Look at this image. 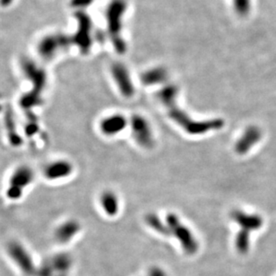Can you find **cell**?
Listing matches in <instances>:
<instances>
[{
  "instance_id": "13",
  "label": "cell",
  "mask_w": 276,
  "mask_h": 276,
  "mask_svg": "<svg viewBox=\"0 0 276 276\" xmlns=\"http://www.w3.org/2000/svg\"><path fill=\"white\" fill-rule=\"evenodd\" d=\"M112 74L114 77L115 82L118 85L121 93L126 98H130L134 94V86L131 82L129 73L127 69L121 63H116L112 66Z\"/></svg>"
},
{
  "instance_id": "1",
  "label": "cell",
  "mask_w": 276,
  "mask_h": 276,
  "mask_svg": "<svg viewBox=\"0 0 276 276\" xmlns=\"http://www.w3.org/2000/svg\"><path fill=\"white\" fill-rule=\"evenodd\" d=\"M177 89L174 86H168L159 92V99L165 106L168 113L174 122L180 125L184 130L190 134H202L208 130L221 129L224 125L222 120L195 122L188 117L176 104Z\"/></svg>"
},
{
  "instance_id": "6",
  "label": "cell",
  "mask_w": 276,
  "mask_h": 276,
  "mask_svg": "<svg viewBox=\"0 0 276 276\" xmlns=\"http://www.w3.org/2000/svg\"><path fill=\"white\" fill-rule=\"evenodd\" d=\"M72 43V39L61 33H50L37 44L38 55L44 60H51Z\"/></svg>"
},
{
  "instance_id": "2",
  "label": "cell",
  "mask_w": 276,
  "mask_h": 276,
  "mask_svg": "<svg viewBox=\"0 0 276 276\" xmlns=\"http://www.w3.org/2000/svg\"><path fill=\"white\" fill-rule=\"evenodd\" d=\"M230 216L240 227L235 240L236 249L240 254H246L250 249V233L259 229L263 224V220L258 214H248L238 209L232 211Z\"/></svg>"
},
{
  "instance_id": "11",
  "label": "cell",
  "mask_w": 276,
  "mask_h": 276,
  "mask_svg": "<svg viewBox=\"0 0 276 276\" xmlns=\"http://www.w3.org/2000/svg\"><path fill=\"white\" fill-rule=\"evenodd\" d=\"M73 166L70 162L58 159L49 163L44 167L43 174L49 181H60L71 175L73 172Z\"/></svg>"
},
{
  "instance_id": "22",
  "label": "cell",
  "mask_w": 276,
  "mask_h": 276,
  "mask_svg": "<svg viewBox=\"0 0 276 276\" xmlns=\"http://www.w3.org/2000/svg\"><path fill=\"white\" fill-rule=\"evenodd\" d=\"M93 0H73L72 5L74 7H84L85 5H88L92 3Z\"/></svg>"
},
{
  "instance_id": "8",
  "label": "cell",
  "mask_w": 276,
  "mask_h": 276,
  "mask_svg": "<svg viewBox=\"0 0 276 276\" xmlns=\"http://www.w3.org/2000/svg\"><path fill=\"white\" fill-rule=\"evenodd\" d=\"M73 265L72 257L61 253L51 257L39 269L40 276H66Z\"/></svg>"
},
{
  "instance_id": "23",
  "label": "cell",
  "mask_w": 276,
  "mask_h": 276,
  "mask_svg": "<svg viewBox=\"0 0 276 276\" xmlns=\"http://www.w3.org/2000/svg\"><path fill=\"white\" fill-rule=\"evenodd\" d=\"M15 0H0V5L2 7H8L14 3Z\"/></svg>"
},
{
  "instance_id": "10",
  "label": "cell",
  "mask_w": 276,
  "mask_h": 276,
  "mask_svg": "<svg viewBox=\"0 0 276 276\" xmlns=\"http://www.w3.org/2000/svg\"><path fill=\"white\" fill-rule=\"evenodd\" d=\"M133 136L140 146L151 148L153 145V139L150 126L147 121L140 115H135L131 121Z\"/></svg>"
},
{
  "instance_id": "21",
  "label": "cell",
  "mask_w": 276,
  "mask_h": 276,
  "mask_svg": "<svg viewBox=\"0 0 276 276\" xmlns=\"http://www.w3.org/2000/svg\"><path fill=\"white\" fill-rule=\"evenodd\" d=\"M147 276H168L166 272L159 266H153L148 272Z\"/></svg>"
},
{
  "instance_id": "17",
  "label": "cell",
  "mask_w": 276,
  "mask_h": 276,
  "mask_svg": "<svg viewBox=\"0 0 276 276\" xmlns=\"http://www.w3.org/2000/svg\"><path fill=\"white\" fill-rule=\"evenodd\" d=\"M100 203L105 213L109 216H115L119 213V198L113 191H105L101 193L100 196Z\"/></svg>"
},
{
  "instance_id": "18",
  "label": "cell",
  "mask_w": 276,
  "mask_h": 276,
  "mask_svg": "<svg viewBox=\"0 0 276 276\" xmlns=\"http://www.w3.org/2000/svg\"><path fill=\"white\" fill-rule=\"evenodd\" d=\"M146 223L151 229L154 230L156 233L160 234L170 237V230L167 225L166 222L162 221L156 214L149 213L146 215Z\"/></svg>"
},
{
  "instance_id": "15",
  "label": "cell",
  "mask_w": 276,
  "mask_h": 276,
  "mask_svg": "<svg viewBox=\"0 0 276 276\" xmlns=\"http://www.w3.org/2000/svg\"><path fill=\"white\" fill-rule=\"evenodd\" d=\"M33 180H34V172L32 171V169L27 166H21L17 167L16 170L12 172L8 185L19 188L24 191L25 189L31 185Z\"/></svg>"
},
{
  "instance_id": "4",
  "label": "cell",
  "mask_w": 276,
  "mask_h": 276,
  "mask_svg": "<svg viewBox=\"0 0 276 276\" xmlns=\"http://www.w3.org/2000/svg\"><path fill=\"white\" fill-rule=\"evenodd\" d=\"M165 222L170 230L171 236L175 237L183 250L188 255H195L199 249V243L191 230L183 224L177 214L169 213L165 217Z\"/></svg>"
},
{
  "instance_id": "9",
  "label": "cell",
  "mask_w": 276,
  "mask_h": 276,
  "mask_svg": "<svg viewBox=\"0 0 276 276\" xmlns=\"http://www.w3.org/2000/svg\"><path fill=\"white\" fill-rule=\"evenodd\" d=\"M76 17L78 20V30L72 38V43H75L80 47L82 52L87 53L92 45L91 20L90 17L83 12H78Z\"/></svg>"
},
{
  "instance_id": "16",
  "label": "cell",
  "mask_w": 276,
  "mask_h": 276,
  "mask_svg": "<svg viewBox=\"0 0 276 276\" xmlns=\"http://www.w3.org/2000/svg\"><path fill=\"white\" fill-rule=\"evenodd\" d=\"M125 119L120 115H111L101 121L100 128L105 135L112 136L125 128Z\"/></svg>"
},
{
  "instance_id": "14",
  "label": "cell",
  "mask_w": 276,
  "mask_h": 276,
  "mask_svg": "<svg viewBox=\"0 0 276 276\" xmlns=\"http://www.w3.org/2000/svg\"><path fill=\"white\" fill-rule=\"evenodd\" d=\"M80 230L81 225L76 220H68L57 226L55 231V238L59 243L66 244L73 240Z\"/></svg>"
},
{
  "instance_id": "7",
  "label": "cell",
  "mask_w": 276,
  "mask_h": 276,
  "mask_svg": "<svg viewBox=\"0 0 276 276\" xmlns=\"http://www.w3.org/2000/svg\"><path fill=\"white\" fill-rule=\"evenodd\" d=\"M11 260L18 269L26 276H31L37 272L36 266L32 255L25 246L19 241H11L6 248Z\"/></svg>"
},
{
  "instance_id": "12",
  "label": "cell",
  "mask_w": 276,
  "mask_h": 276,
  "mask_svg": "<svg viewBox=\"0 0 276 276\" xmlns=\"http://www.w3.org/2000/svg\"><path fill=\"white\" fill-rule=\"evenodd\" d=\"M262 138V131L260 128L251 125L249 126L239 141L235 145V151L239 155H244L250 151V149L257 144Z\"/></svg>"
},
{
  "instance_id": "19",
  "label": "cell",
  "mask_w": 276,
  "mask_h": 276,
  "mask_svg": "<svg viewBox=\"0 0 276 276\" xmlns=\"http://www.w3.org/2000/svg\"><path fill=\"white\" fill-rule=\"evenodd\" d=\"M167 77L166 71L162 68H154L149 70L143 74L142 81L146 85L160 84L165 81Z\"/></svg>"
},
{
  "instance_id": "5",
  "label": "cell",
  "mask_w": 276,
  "mask_h": 276,
  "mask_svg": "<svg viewBox=\"0 0 276 276\" xmlns=\"http://www.w3.org/2000/svg\"><path fill=\"white\" fill-rule=\"evenodd\" d=\"M23 71L27 74V77L30 79L34 85V89L32 93L27 94L22 99L23 107H32L36 103H40L41 94L46 84V74L44 71L38 67L35 63L31 61H24L22 63Z\"/></svg>"
},
{
  "instance_id": "20",
  "label": "cell",
  "mask_w": 276,
  "mask_h": 276,
  "mask_svg": "<svg viewBox=\"0 0 276 276\" xmlns=\"http://www.w3.org/2000/svg\"><path fill=\"white\" fill-rule=\"evenodd\" d=\"M236 13L240 16H247L251 10V0H233Z\"/></svg>"
},
{
  "instance_id": "3",
  "label": "cell",
  "mask_w": 276,
  "mask_h": 276,
  "mask_svg": "<svg viewBox=\"0 0 276 276\" xmlns=\"http://www.w3.org/2000/svg\"><path fill=\"white\" fill-rule=\"evenodd\" d=\"M126 9L125 0H113L107 10L108 30L117 52L123 54L125 51V43L121 37V18Z\"/></svg>"
}]
</instances>
